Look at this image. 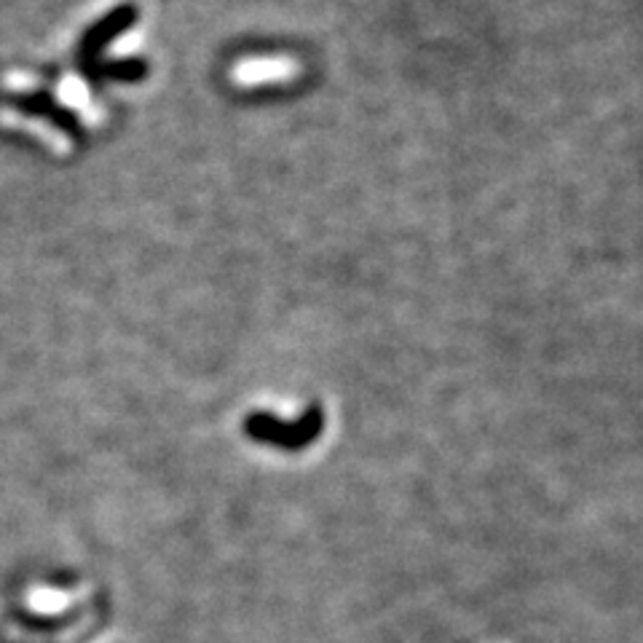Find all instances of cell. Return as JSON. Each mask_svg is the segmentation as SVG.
Here are the masks:
<instances>
[{"mask_svg":"<svg viewBox=\"0 0 643 643\" xmlns=\"http://www.w3.org/2000/svg\"><path fill=\"white\" fill-rule=\"evenodd\" d=\"M325 429V410L322 405H309V410L295 421H282L271 413H250L244 418V432L250 440L263 445H274L282 451H303L319 440Z\"/></svg>","mask_w":643,"mask_h":643,"instance_id":"obj_1","label":"cell"}]
</instances>
